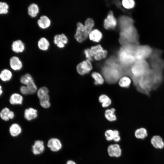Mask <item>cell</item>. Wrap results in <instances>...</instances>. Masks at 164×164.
Listing matches in <instances>:
<instances>
[{"label": "cell", "instance_id": "16", "mask_svg": "<svg viewBox=\"0 0 164 164\" xmlns=\"http://www.w3.org/2000/svg\"><path fill=\"white\" fill-rule=\"evenodd\" d=\"M15 116L14 112L7 107L3 108L0 111V117L5 121H8L13 119Z\"/></svg>", "mask_w": 164, "mask_h": 164}, {"label": "cell", "instance_id": "29", "mask_svg": "<svg viewBox=\"0 0 164 164\" xmlns=\"http://www.w3.org/2000/svg\"><path fill=\"white\" fill-rule=\"evenodd\" d=\"M37 45L39 49L40 50L45 51L47 50L49 48L50 43L46 38L42 37L38 40Z\"/></svg>", "mask_w": 164, "mask_h": 164}, {"label": "cell", "instance_id": "7", "mask_svg": "<svg viewBox=\"0 0 164 164\" xmlns=\"http://www.w3.org/2000/svg\"><path fill=\"white\" fill-rule=\"evenodd\" d=\"M84 25L81 23L78 22L77 24V29L74 37L77 41L81 43L87 37Z\"/></svg>", "mask_w": 164, "mask_h": 164}, {"label": "cell", "instance_id": "34", "mask_svg": "<svg viewBox=\"0 0 164 164\" xmlns=\"http://www.w3.org/2000/svg\"><path fill=\"white\" fill-rule=\"evenodd\" d=\"M122 4L125 8L130 9L133 8L135 6V3L133 0H123L122 1Z\"/></svg>", "mask_w": 164, "mask_h": 164}, {"label": "cell", "instance_id": "26", "mask_svg": "<svg viewBox=\"0 0 164 164\" xmlns=\"http://www.w3.org/2000/svg\"><path fill=\"white\" fill-rule=\"evenodd\" d=\"M151 142L155 148L162 149L164 147V142L162 138L159 135L153 136L151 139Z\"/></svg>", "mask_w": 164, "mask_h": 164}, {"label": "cell", "instance_id": "25", "mask_svg": "<svg viewBox=\"0 0 164 164\" xmlns=\"http://www.w3.org/2000/svg\"><path fill=\"white\" fill-rule=\"evenodd\" d=\"M39 11V7L37 4L32 3L28 7V13L31 17L35 18L37 16Z\"/></svg>", "mask_w": 164, "mask_h": 164}, {"label": "cell", "instance_id": "23", "mask_svg": "<svg viewBox=\"0 0 164 164\" xmlns=\"http://www.w3.org/2000/svg\"><path fill=\"white\" fill-rule=\"evenodd\" d=\"M23 101V96L18 93H14L12 94L9 98L10 103L13 105H21Z\"/></svg>", "mask_w": 164, "mask_h": 164}, {"label": "cell", "instance_id": "14", "mask_svg": "<svg viewBox=\"0 0 164 164\" xmlns=\"http://www.w3.org/2000/svg\"><path fill=\"white\" fill-rule=\"evenodd\" d=\"M119 28L120 30L134 25V20L131 17L126 15L120 16L118 19Z\"/></svg>", "mask_w": 164, "mask_h": 164}, {"label": "cell", "instance_id": "42", "mask_svg": "<svg viewBox=\"0 0 164 164\" xmlns=\"http://www.w3.org/2000/svg\"><path fill=\"white\" fill-rule=\"evenodd\" d=\"M3 91L2 86L0 84V97L2 94Z\"/></svg>", "mask_w": 164, "mask_h": 164}, {"label": "cell", "instance_id": "39", "mask_svg": "<svg viewBox=\"0 0 164 164\" xmlns=\"http://www.w3.org/2000/svg\"><path fill=\"white\" fill-rule=\"evenodd\" d=\"M114 136L113 140L115 142H119L121 139V137L119 135V132L117 130H114Z\"/></svg>", "mask_w": 164, "mask_h": 164}, {"label": "cell", "instance_id": "11", "mask_svg": "<svg viewBox=\"0 0 164 164\" xmlns=\"http://www.w3.org/2000/svg\"><path fill=\"white\" fill-rule=\"evenodd\" d=\"M107 151L109 155L111 157H120L121 155L122 151L120 146L117 144H111L108 148Z\"/></svg>", "mask_w": 164, "mask_h": 164}, {"label": "cell", "instance_id": "17", "mask_svg": "<svg viewBox=\"0 0 164 164\" xmlns=\"http://www.w3.org/2000/svg\"><path fill=\"white\" fill-rule=\"evenodd\" d=\"M24 114L25 119L28 121H31L35 119L38 115L37 110L32 107L25 109Z\"/></svg>", "mask_w": 164, "mask_h": 164}, {"label": "cell", "instance_id": "30", "mask_svg": "<svg viewBox=\"0 0 164 164\" xmlns=\"http://www.w3.org/2000/svg\"><path fill=\"white\" fill-rule=\"evenodd\" d=\"M135 135L137 138L144 139L147 136V130L143 127L139 128L135 131Z\"/></svg>", "mask_w": 164, "mask_h": 164}, {"label": "cell", "instance_id": "2", "mask_svg": "<svg viewBox=\"0 0 164 164\" xmlns=\"http://www.w3.org/2000/svg\"><path fill=\"white\" fill-rule=\"evenodd\" d=\"M139 36L134 25L120 30L119 42L122 46L133 44H138Z\"/></svg>", "mask_w": 164, "mask_h": 164}, {"label": "cell", "instance_id": "40", "mask_svg": "<svg viewBox=\"0 0 164 164\" xmlns=\"http://www.w3.org/2000/svg\"><path fill=\"white\" fill-rule=\"evenodd\" d=\"M84 53L85 54V56L87 58V60L90 61L92 60L93 58L91 56L90 52V49H87L84 50Z\"/></svg>", "mask_w": 164, "mask_h": 164}, {"label": "cell", "instance_id": "15", "mask_svg": "<svg viewBox=\"0 0 164 164\" xmlns=\"http://www.w3.org/2000/svg\"><path fill=\"white\" fill-rule=\"evenodd\" d=\"M9 65L11 68L13 70H20L22 68V63L18 56H14L11 57L9 60Z\"/></svg>", "mask_w": 164, "mask_h": 164}, {"label": "cell", "instance_id": "5", "mask_svg": "<svg viewBox=\"0 0 164 164\" xmlns=\"http://www.w3.org/2000/svg\"><path fill=\"white\" fill-rule=\"evenodd\" d=\"M90 52L91 57L96 61L105 58L108 54L107 51L103 49L100 45L91 47L90 49Z\"/></svg>", "mask_w": 164, "mask_h": 164}, {"label": "cell", "instance_id": "18", "mask_svg": "<svg viewBox=\"0 0 164 164\" xmlns=\"http://www.w3.org/2000/svg\"><path fill=\"white\" fill-rule=\"evenodd\" d=\"M39 27L42 29H46L49 28L51 24L50 19L46 15L41 16L37 21Z\"/></svg>", "mask_w": 164, "mask_h": 164}, {"label": "cell", "instance_id": "36", "mask_svg": "<svg viewBox=\"0 0 164 164\" xmlns=\"http://www.w3.org/2000/svg\"><path fill=\"white\" fill-rule=\"evenodd\" d=\"M104 135L107 141L113 140L114 136V130L111 129H108L105 131Z\"/></svg>", "mask_w": 164, "mask_h": 164}, {"label": "cell", "instance_id": "4", "mask_svg": "<svg viewBox=\"0 0 164 164\" xmlns=\"http://www.w3.org/2000/svg\"><path fill=\"white\" fill-rule=\"evenodd\" d=\"M153 50L148 45H138L136 46L135 53L136 61L147 60L152 55Z\"/></svg>", "mask_w": 164, "mask_h": 164}, {"label": "cell", "instance_id": "24", "mask_svg": "<svg viewBox=\"0 0 164 164\" xmlns=\"http://www.w3.org/2000/svg\"><path fill=\"white\" fill-rule=\"evenodd\" d=\"M9 131L10 135L12 136L16 137L21 134L22 128L18 124L14 123L10 126Z\"/></svg>", "mask_w": 164, "mask_h": 164}, {"label": "cell", "instance_id": "33", "mask_svg": "<svg viewBox=\"0 0 164 164\" xmlns=\"http://www.w3.org/2000/svg\"><path fill=\"white\" fill-rule=\"evenodd\" d=\"M33 80H34L31 75L27 73L21 77L20 81L21 84L25 85L27 83Z\"/></svg>", "mask_w": 164, "mask_h": 164}, {"label": "cell", "instance_id": "13", "mask_svg": "<svg viewBox=\"0 0 164 164\" xmlns=\"http://www.w3.org/2000/svg\"><path fill=\"white\" fill-rule=\"evenodd\" d=\"M133 82L132 78L128 75L121 76L118 80V84L120 87L125 88L129 87Z\"/></svg>", "mask_w": 164, "mask_h": 164}, {"label": "cell", "instance_id": "10", "mask_svg": "<svg viewBox=\"0 0 164 164\" xmlns=\"http://www.w3.org/2000/svg\"><path fill=\"white\" fill-rule=\"evenodd\" d=\"M68 42V38L64 33L57 34L54 37V43L59 48H64Z\"/></svg>", "mask_w": 164, "mask_h": 164}, {"label": "cell", "instance_id": "20", "mask_svg": "<svg viewBox=\"0 0 164 164\" xmlns=\"http://www.w3.org/2000/svg\"><path fill=\"white\" fill-rule=\"evenodd\" d=\"M91 76L94 80V84L95 85H102L106 80L103 75L97 71L92 72Z\"/></svg>", "mask_w": 164, "mask_h": 164}, {"label": "cell", "instance_id": "22", "mask_svg": "<svg viewBox=\"0 0 164 164\" xmlns=\"http://www.w3.org/2000/svg\"><path fill=\"white\" fill-rule=\"evenodd\" d=\"M115 112L116 109L114 108H107L104 111V116L109 121H115L117 119Z\"/></svg>", "mask_w": 164, "mask_h": 164}, {"label": "cell", "instance_id": "9", "mask_svg": "<svg viewBox=\"0 0 164 164\" xmlns=\"http://www.w3.org/2000/svg\"><path fill=\"white\" fill-rule=\"evenodd\" d=\"M47 146L51 151L56 152L62 149L63 145L59 139L57 138H52L48 140Z\"/></svg>", "mask_w": 164, "mask_h": 164}, {"label": "cell", "instance_id": "37", "mask_svg": "<svg viewBox=\"0 0 164 164\" xmlns=\"http://www.w3.org/2000/svg\"><path fill=\"white\" fill-rule=\"evenodd\" d=\"M50 99H44L39 100L40 105L44 108L47 109L49 108L51 105L50 101Z\"/></svg>", "mask_w": 164, "mask_h": 164}, {"label": "cell", "instance_id": "19", "mask_svg": "<svg viewBox=\"0 0 164 164\" xmlns=\"http://www.w3.org/2000/svg\"><path fill=\"white\" fill-rule=\"evenodd\" d=\"M98 100L102 107L104 108H108L111 105L112 103L111 98L104 94H101L99 96Z\"/></svg>", "mask_w": 164, "mask_h": 164}, {"label": "cell", "instance_id": "32", "mask_svg": "<svg viewBox=\"0 0 164 164\" xmlns=\"http://www.w3.org/2000/svg\"><path fill=\"white\" fill-rule=\"evenodd\" d=\"M49 89L46 87L43 86L39 88L37 91V97L40 99L49 94Z\"/></svg>", "mask_w": 164, "mask_h": 164}, {"label": "cell", "instance_id": "31", "mask_svg": "<svg viewBox=\"0 0 164 164\" xmlns=\"http://www.w3.org/2000/svg\"><path fill=\"white\" fill-rule=\"evenodd\" d=\"M94 25L93 20L91 18L87 19L84 25L85 29L87 35L88 36Z\"/></svg>", "mask_w": 164, "mask_h": 164}, {"label": "cell", "instance_id": "8", "mask_svg": "<svg viewBox=\"0 0 164 164\" xmlns=\"http://www.w3.org/2000/svg\"><path fill=\"white\" fill-rule=\"evenodd\" d=\"M117 25V20L114 17L113 12L110 11L104 20V26L106 29H113L116 27Z\"/></svg>", "mask_w": 164, "mask_h": 164}, {"label": "cell", "instance_id": "38", "mask_svg": "<svg viewBox=\"0 0 164 164\" xmlns=\"http://www.w3.org/2000/svg\"><path fill=\"white\" fill-rule=\"evenodd\" d=\"M20 91L22 94L25 95L29 94L28 89L25 85L22 86L20 87Z\"/></svg>", "mask_w": 164, "mask_h": 164}, {"label": "cell", "instance_id": "21", "mask_svg": "<svg viewBox=\"0 0 164 164\" xmlns=\"http://www.w3.org/2000/svg\"><path fill=\"white\" fill-rule=\"evenodd\" d=\"M11 48L12 50L17 53H22L25 50V47L24 43L21 40H17L12 43Z\"/></svg>", "mask_w": 164, "mask_h": 164}, {"label": "cell", "instance_id": "1", "mask_svg": "<svg viewBox=\"0 0 164 164\" xmlns=\"http://www.w3.org/2000/svg\"><path fill=\"white\" fill-rule=\"evenodd\" d=\"M137 45L133 44L123 45L118 50L117 59L124 68L130 67L136 61L135 53Z\"/></svg>", "mask_w": 164, "mask_h": 164}, {"label": "cell", "instance_id": "41", "mask_svg": "<svg viewBox=\"0 0 164 164\" xmlns=\"http://www.w3.org/2000/svg\"><path fill=\"white\" fill-rule=\"evenodd\" d=\"M66 164H77L74 161L72 160H69L67 161Z\"/></svg>", "mask_w": 164, "mask_h": 164}, {"label": "cell", "instance_id": "35", "mask_svg": "<svg viewBox=\"0 0 164 164\" xmlns=\"http://www.w3.org/2000/svg\"><path fill=\"white\" fill-rule=\"evenodd\" d=\"M9 5L5 2H0V15L6 14L8 13Z\"/></svg>", "mask_w": 164, "mask_h": 164}, {"label": "cell", "instance_id": "6", "mask_svg": "<svg viewBox=\"0 0 164 164\" xmlns=\"http://www.w3.org/2000/svg\"><path fill=\"white\" fill-rule=\"evenodd\" d=\"M93 68L91 61L86 60L78 64L76 69L77 73L79 75L84 76L89 73Z\"/></svg>", "mask_w": 164, "mask_h": 164}, {"label": "cell", "instance_id": "28", "mask_svg": "<svg viewBox=\"0 0 164 164\" xmlns=\"http://www.w3.org/2000/svg\"><path fill=\"white\" fill-rule=\"evenodd\" d=\"M12 76L11 71L8 69H5L0 73V79L4 82H8L11 80Z\"/></svg>", "mask_w": 164, "mask_h": 164}, {"label": "cell", "instance_id": "3", "mask_svg": "<svg viewBox=\"0 0 164 164\" xmlns=\"http://www.w3.org/2000/svg\"><path fill=\"white\" fill-rule=\"evenodd\" d=\"M150 69L149 63L147 60H136L130 67L129 72L134 80L143 76Z\"/></svg>", "mask_w": 164, "mask_h": 164}, {"label": "cell", "instance_id": "12", "mask_svg": "<svg viewBox=\"0 0 164 164\" xmlns=\"http://www.w3.org/2000/svg\"><path fill=\"white\" fill-rule=\"evenodd\" d=\"M45 147L43 142L41 140H36L32 147V151L35 155L42 153L45 150Z\"/></svg>", "mask_w": 164, "mask_h": 164}, {"label": "cell", "instance_id": "27", "mask_svg": "<svg viewBox=\"0 0 164 164\" xmlns=\"http://www.w3.org/2000/svg\"><path fill=\"white\" fill-rule=\"evenodd\" d=\"M102 36L101 32L97 29L92 30L89 35L90 39L96 42H99L102 38Z\"/></svg>", "mask_w": 164, "mask_h": 164}]
</instances>
